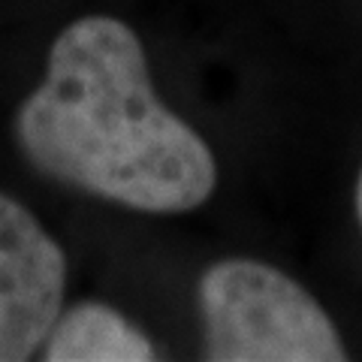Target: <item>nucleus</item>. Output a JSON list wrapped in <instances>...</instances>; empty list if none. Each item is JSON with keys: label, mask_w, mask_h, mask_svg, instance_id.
I'll list each match as a JSON object with an SVG mask.
<instances>
[{"label": "nucleus", "mask_w": 362, "mask_h": 362, "mask_svg": "<svg viewBox=\"0 0 362 362\" xmlns=\"http://www.w3.org/2000/svg\"><path fill=\"white\" fill-rule=\"evenodd\" d=\"M16 139L42 175L136 211H190L218 185L211 148L157 100L139 37L112 16L61 30Z\"/></svg>", "instance_id": "nucleus-1"}, {"label": "nucleus", "mask_w": 362, "mask_h": 362, "mask_svg": "<svg viewBox=\"0 0 362 362\" xmlns=\"http://www.w3.org/2000/svg\"><path fill=\"white\" fill-rule=\"evenodd\" d=\"M211 362H338L344 344L320 302L275 266L221 259L199 278Z\"/></svg>", "instance_id": "nucleus-2"}, {"label": "nucleus", "mask_w": 362, "mask_h": 362, "mask_svg": "<svg viewBox=\"0 0 362 362\" xmlns=\"http://www.w3.org/2000/svg\"><path fill=\"white\" fill-rule=\"evenodd\" d=\"M66 257L45 226L0 194V362L42 350L64 308Z\"/></svg>", "instance_id": "nucleus-3"}, {"label": "nucleus", "mask_w": 362, "mask_h": 362, "mask_svg": "<svg viewBox=\"0 0 362 362\" xmlns=\"http://www.w3.org/2000/svg\"><path fill=\"white\" fill-rule=\"evenodd\" d=\"M49 362H148L154 347L136 326L103 302L61 308L42 344Z\"/></svg>", "instance_id": "nucleus-4"}, {"label": "nucleus", "mask_w": 362, "mask_h": 362, "mask_svg": "<svg viewBox=\"0 0 362 362\" xmlns=\"http://www.w3.org/2000/svg\"><path fill=\"white\" fill-rule=\"evenodd\" d=\"M356 214H359V223H362V173H359V185H356Z\"/></svg>", "instance_id": "nucleus-5"}]
</instances>
